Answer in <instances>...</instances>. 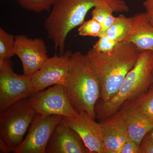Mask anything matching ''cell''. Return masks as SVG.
Returning <instances> with one entry per match:
<instances>
[{
	"mask_svg": "<svg viewBox=\"0 0 153 153\" xmlns=\"http://www.w3.org/2000/svg\"><path fill=\"white\" fill-rule=\"evenodd\" d=\"M128 104L119 111L125 122L129 138L140 146L145 136L153 128V122L132 100Z\"/></svg>",
	"mask_w": 153,
	"mask_h": 153,
	"instance_id": "14",
	"label": "cell"
},
{
	"mask_svg": "<svg viewBox=\"0 0 153 153\" xmlns=\"http://www.w3.org/2000/svg\"><path fill=\"white\" fill-rule=\"evenodd\" d=\"M119 153H140V146L128 138L121 148Z\"/></svg>",
	"mask_w": 153,
	"mask_h": 153,
	"instance_id": "22",
	"label": "cell"
},
{
	"mask_svg": "<svg viewBox=\"0 0 153 153\" xmlns=\"http://www.w3.org/2000/svg\"><path fill=\"white\" fill-rule=\"evenodd\" d=\"M62 122L78 134L91 153H103L102 129L85 111L78 112L75 117H63Z\"/></svg>",
	"mask_w": 153,
	"mask_h": 153,
	"instance_id": "11",
	"label": "cell"
},
{
	"mask_svg": "<svg viewBox=\"0 0 153 153\" xmlns=\"http://www.w3.org/2000/svg\"><path fill=\"white\" fill-rule=\"evenodd\" d=\"M28 99L36 114L70 117L78 114L69 100L64 85H53L47 90L35 92Z\"/></svg>",
	"mask_w": 153,
	"mask_h": 153,
	"instance_id": "7",
	"label": "cell"
},
{
	"mask_svg": "<svg viewBox=\"0 0 153 153\" xmlns=\"http://www.w3.org/2000/svg\"></svg>",
	"mask_w": 153,
	"mask_h": 153,
	"instance_id": "27",
	"label": "cell"
},
{
	"mask_svg": "<svg viewBox=\"0 0 153 153\" xmlns=\"http://www.w3.org/2000/svg\"><path fill=\"white\" fill-rule=\"evenodd\" d=\"M124 42L131 43L141 52L153 51V25L145 13L131 17L129 33Z\"/></svg>",
	"mask_w": 153,
	"mask_h": 153,
	"instance_id": "15",
	"label": "cell"
},
{
	"mask_svg": "<svg viewBox=\"0 0 153 153\" xmlns=\"http://www.w3.org/2000/svg\"><path fill=\"white\" fill-rule=\"evenodd\" d=\"M102 129L103 153H119L128 140L125 122L119 111L100 123Z\"/></svg>",
	"mask_w": 153,
	"mask_h": 153,
	"instance_id": "13",
	"label": "cell"
},
{
	"mask_svg": "<svg viewBox=\"0 0 153 153\" xmlns=\"http://www.w3.org/2000/svg\"><path fill=\"white\" fill-rule=\"evenodd\" d=\"M14 53L21 60L24 74L31 76L44 66L49 57L45 41L41 38L15 36Z\"/></svg>",
	"mask_w": 153,
	"mask_h": 153,
	"instance_id": "9",
	"label": "cell"
},
{
	"mask_svg": "<svg viewBox=\"0 0 153 153\" xmlns=\"http://www.w3.org/2000/svg\"><path fill=\"white\" fill-rule=\"evenodd\" d=\"M72 53L67 51L60 55L55 54L31 76L34 92L44 90L52 85L65 86Z\"/></svg>",
	"mask_w": 153,
	"mask_h": 153,
	"instance_id": "10",
	"label": "cell"
},
{
	"mask_svg": "<svg viewBox=\"0 0 153 153\" xmlns=\"http://www.w3.org/2000/svg\"><path fill=\"white\" fill-rule=\"evenodd\" d=\"M143 5L146 10L145 13L153 25V0H145Z\"/></svg>",
	"mask_w": 153,
	"mask_h": 153,
	"instance_id": "24",
	"label": "cell"
},
{
	"mask_svg": "<svg viewBox=\"0 0 153 153\" xmlns=\"http://www.w3.org/2000/svg\"><path fill=\"white\" fill-rule=\"evenodd\" d=\"M118 44L110 39L106 35H104L100 37L98 41L94 45L93 48L98 52H109Z\"/></svg>",
	"mask_w": 153,
	"mask_h": 153,
	"instance_id": "21",
	"label": "cell"
},
{
	"mask_svg": "<svg viewBox=\"0 0 153 153\" xmlns=\"http://www.w3.org/2000/svg\"><path fill=\"white\" fill-rule=\"evenodd\" d=\"M62 116L36 114L27 135L14 153H46V148L52 133L61 121Z\"/></svg>",
	"mask_w": 153,
	"mask_h": 153,
	"instance_id": "8",
	"label": "cell"
},
{
	"mask_svg": "<svg viewBox=\"0 0 153 153\" xmlns=\"http://www.w3.org/2000/svg\"><path fill=\"white\" fill-rule=\"evenodd\" d=\"M131 25V17L121 15L116 17L114 22L104 35L117 43L124 42L128 36Z\"/></svg>",
	"mask_w": 153,
	"mask_h": 153,
	"instance_id": "16",
	"label": "cell"
},
{
	"mask_svg": "<svg viewBox=\"0 0 153 153\" xmlns=\"http://www.w3.org/2000/svg\"><path fill=\"white\" fill-rule=\"evenodd\" d=\"M78 32L80 36L100 38L102 36V26L98 21L92 18L79 26Z\"/></svg>",
	"mask_w": 153,
	"mask_h": 153,
	"instance_id": "20",
	"label": "cell"
},
{
	"mask_svg": "<svg viewBox=\"0 0 153 153\" xmlns=\"http://www.w3.org/2000/svg\"><path fill=\"white\" fill-rule=\"evenodd\" d=\"M46 153H89L80 137L62 121L55 127L46 148Z\"/></svg>",
	"mask_w": 153,
	"mask_h": 153,
	"instance_id": "12",
	"label": "cell"
},
{
	"mask_svg": "<svg viewBox=\"0 0 153 153\" xmlns=\"http://www.w3.org/2000/svg\"><path fill=\"white\" fill-rule=\"evenodd\" d=\"M97 0H57L44 23L48 38L56 51L63 54L68 33L84 22Z\"/></svg>",
	"mask_w": 153,
	"mask_h": 153,
	"instance_id": "4",
	"label": "cell"
},
{
	"mask_svg": "<svg viewBox=\"0 0 153 153\" xmlns=\"http://www.w3.org/2000/svg\"><path fill=\"white\" fill-rule=\"evenodd\" d=\"M152 51L141 52L136 64L128 72L121 86L115 95L107 101L96 103V117L103 120L118 112L128 100L139 97L153 84Z\"/></svg>",
	"mask_w": 153,
	"mask_h": 153,
	"instance_id": "3",
	"label": "cell"
},
{
	"mask_svg": "<svg viewBox=\"0 0 153 153\" xmlns=\"http://www.w3.org/2000/svg\"><path fill=\"white\" fill-rule=\"evenodd\" d=\"M36 115L28 98L21 100L0 112L1 153L13 152L23 142Z\"/></svg>",
	"mask_w": 153,
	"mask_h": 153,
	"instance_id": "5",
	"label": "cell"
},
{
	"mask_svg": "<svg viewBox=\"0 0 153 153\" xmlns=\"http://www.w3.org/2000/svg\"><path fill=\"white\" fill-rule=\"evenodd\" d=\"M68 98L76 111H85L94 119L95 107L100 97L99 82L87 55L72 53L65 82Z\"/></svg>",
	"mask_w": 153,
	"mask_h": 153,
	"instance_id": "2",
	"label": "cell"
},
{
	"mask_svg": "<svg viewBox=\"0 0 153 153\" xmlns=\"http://www.w3.org/2000/svg\"><path fill=\"white\" fill-rule=\"evenodd\" d=\"M141 52L134 44L125 42L118 43L109 52L93 48L88 51L86 55L100 85L102 102L107 101L117 92Z\"/></svg>",
	"mask_w": 153,
	"mask_h": 153,
	"instance_id": "1",
	"label": "cell"
},
{
	"mask_svg": "<svg viewBox=\"0 0 153 153\" xmlns=\"http://www.w3.org/2000/svg\"><path fill=\"white\" fill-rule=\"evenodd\" d=\"M1 1H2V0H1Z\"/></svg>",
	"mask_w": 153,
	"mask_h": 153,
	"instance_id": "28",
	"label": "cell"
},
{
	"mask_svg": "<svg viewBox=\"0 0 153 153\" xmlns=\"http://www.w3.org/2000/svg\"><path fill=\"white\" fill-rule=\"evenodd\" d=\"M22 8L39 13L49 10L57 0H17Z\"/></svg>",
	"mask_w": 153,
	"mask_h": 153,
	"instance_id": "19",
	"label": "cell"
},
{
	"mask_svg": "<svg viewBox=\"0 0 153 153\" xmlns=\"http://www.w3.org/2000/svg\"><path fill=\"white\" fill-rule=\"evenodd\" d=\"M140 153H153V140L147 134L140 146Z\"/></svg>",
	"mask_w": 153,
	"mask_h": 153,
	"instance_id": "23",
	"label": "cell"
},
{
	"mask_svg": "<svg viewBox=\"0 0 153 153\" xmlns=\"http://www.w3.org/2000/svg\"><path fill=\"white\" fill-rule=\"evenodd\" d=\"M148 135L150 137L151 139L152 140H153V128L149 132V133L148 134Z\"/></svg>",
	"mask_w": 153,
	"mask_h": 153,
	"instance_id": "25",
	"label": "cell"
},
{
	"mask_svg": "<svg viewBox=\"0 0 153 153\" xmlns=\"http://www.w3.org/2000/svg\"><path fill=\"white\" fill-rule=\"evenodd\" d=\"M15 36L0 28V61L11 59L15 55Z\"/></svg>",
	"mask_w": 153,
	"mask_h": 153,
	"instance_id": "17",
	"label": "cell"
},
{
	"mask_svg": "<svg viewBox=\"0 0 153 153\" xmlns=\"http://www.w3.org/2000/svg\"><path fill=\"white\" fill-rule=\"evenodd\" d=\"M152 76H153V71H152Z\"/></svg>",
	"mask_w": 153,
	"mask_h": 153,
	"instance_id": "26",
	"label": "cell"
},
{
	"mask_svg": "<svg viewBox=\"0 0 153 153\" xmlns=\"http://www.w3.org/2000/svg\"><path fill=\"white\" fill-rule=\"evenodd\" d=\"M34 93L31 76L15 73L10 59L0 61V112Z\"/></svg>",
	"mask_w": 153,
	"mask_h": 153,
	"instance_id": "6",
	"label": "cell"
},
{
	"mask_svg": "<svg viewBox=\"0 0 153 153\" xmlns=\"http://www.w3.org/2000/svg\"><path fill=\"white\" fill-rule=\"evenodd\" d=\"M132 101L143 113L153 122V86Z\"/></svg>",
	"mask_w": 153,
	"mask_h": 153,
	"instance_id": "18",
	"label": "cell"
}]
</instances>
